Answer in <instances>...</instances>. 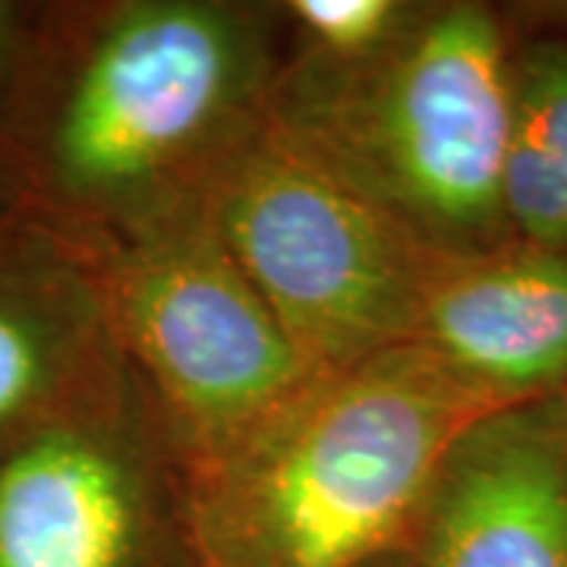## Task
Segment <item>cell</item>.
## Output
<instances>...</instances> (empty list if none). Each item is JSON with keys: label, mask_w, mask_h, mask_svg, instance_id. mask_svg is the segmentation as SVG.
<instances>
[{"label": "cell", "mask_w": 567, "mask_h": 567, "mask_svg": "<svg viewBox=\"0 0 567 567\" xmlns=\"http://www.w3.org/2000/svg\"><path fill=\"white\" fill-rule=\"evenodd\" d=\"M278 3L54 0L0 121V205L102 256L203 208L265 123Z\"/></svg>", "instance_id": "cell-1"}, {"label": "cell", "mask_w": 567, "mask_h": 567, "mask_svg": "<svg viewBox=\"0 0 567 567\" xmlns=\"http://www.w3.org/2000/svg\"><path fill=\"white\" fill-rule=\"evenodd\" d=\"M498 410L425 347L312 372L183 470L196 567H360L410 548L451 442Z\"/></svg>", "instance_id": "cell-2"}, {"label": "cell", "mask_w": 567, "mask_h": 567, "mask_svg": "<svg viewBox=\"0 0 567 567\" xmlns=\"http://www.w3.org/2000/svg\"><path fill=\"white\" fill-rule=\"evenodd\" d=\"M514 44V20L476 0H429L404 39L363 61L284 39L265 126L429 249L488 252L514 240L502 196Z\"/></svg>", "instance_id": "cell-3"}, {"label": "cell", "mask_w": 567, "mask_h": 567, "mask_svg": "<svg viewBox=\"0 0 567 567\" xmlns=\"http://www.w3.org/2000/svg\"><path fill=\"white\" fill-rule=\"evenodd\" d=\"M205 221L312 372L413 344L451 256L303 162L259 126L203 196Z\"/></svg>", "instance_id": "cell-4"}, {"label": "cell", "mask_w": 567, "mask_h": 567, "mask_svg": "<svg viewBox=\"0 0 567 567\" xmlns=\"http://www.w3.org/2000/svg\"><path fill=\"white\" fill-rule=\"evenodd\" d=\"M99 268L123 365L183 470L312 375L203 208L107 249Z\"/></svg>", "instance_id": "cell-5"}, {"label": "cell", "mask_w": 567, "mask_h": 567, "mask_svg": "<svg viewBox=\"0 0 567 567\" xmlns=\"http://www.w3.org/2000/svg\"><path fill=\"white\" fill-rule=\"evenodd\" d=\"M0 567H196L183 466L126 365L0 451Z\"/></svg>", "instance_id": "cell-6"}, {"label": "cell", "mask_w": 567, "mask_h": 567, "mask_svg": "<svg viewBox=\"0 0 567 567\" xmlns=\"http://www.w3.org/2000/svg\"><path fill=\"white\" fill-rule=\"evenodd\" d=\"M410 555L420 567H567V391L466 425L425 488Z\"/></svg>", "instance_id": "cell-7"}, {"label": "cell", "mask_w": 567, "mask_h": 567, "mask_svg": "<svg viewBox=\"0 0 567 567\" xmlns=\"http://www.w3.org/2000/svg\"><path fill=\"white\" fill-rule=\"evenodd\" d=\"M121 372L99 256L0 205V451Z\"/></svg>", "instance_id": "cell-8"}, {"label": "cell", "mask_w": 567, "mask_h": 567, "mask_svg": "<svg viewBox=\"0 0 567 567\" xmlns=\"http://www.w3.org/2000/svg\"><path fill=\"white\" fill-rule=\"evenodd\" d=\"M413 344L498 406L567 391V249L511 240L447 259Z\"/></svg>", "instance_id": "cell-9"}, {"label": "cell", "mask_w": 567, "mask_h": 567, "mask_svg": "<svg viewBox=\"0 0 567 567\" xmlns=\"http://www.w3.org/2000/svg\"><path fill=\"white\" fill-rule=\"evenodd\" d=\"M502 196L514 240L567 249V32L514 44Z\"/></svg>", "instance_id": "cell-10"}, {"label": "cell", "mask_w": 567, "mask_h": 567, "mask_svg": "<svg viewBox=\"0 0 567 567\" xmlns=\"http://www.w3.org/2000/svg\"><path fill=\"white\" fill-rule=\"evenodd\" d=\"M429 0H287L278 3L287 48L322 61H363L388 51Z\"/></svg>", "instance_id": "cell-11"}, {"label": "cell", "mask_w": 567, "mask_h": 567, "mask_svg": "<svg viewBox=\"0 0 567 567\" xmlns=\"http://www.w3.org/2000/svg\"><path fill=\"white\" fill-rule=\"evenodd\" d=\"M41 3L0 0V121L17 92V82H20L29 48H32Z\"/></svg>", "instance_id": "cell-12"}, {"label": "cell", "mask_w": 567, "mask_h": 567, "mask_svg": "<svg viewBox=\"0 0 567 567\" xmlns=\"http://www.w3.org/2000/svg\"><path fill=\"white\" fill-rule=\"evenodd\" d=\"M360 567H420V561L410 555V548H394V551H385V555H375L369 558Z\"/></svg>", "instance_id": "cell-13"}]
</instances>
